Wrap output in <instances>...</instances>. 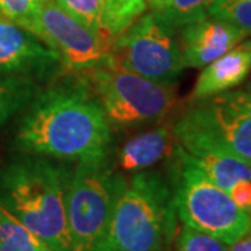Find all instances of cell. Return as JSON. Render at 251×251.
<instances>
[{
  "label": "cell",
  "mask_w": 251,
  "mask_h": 251,
  "mask_svg": "<svg viewBox=\"0 0 251 251\" xmlns=\"http://www.w3.org/2000/svg\"><path fill=\"white\" fill-rule=\"evenodd\" d=\"M14 143L21 153L80 162L109 153L112 128L82 75L36 91Z\"/></svg>",
  "instance_id": "obj_1"
},
{
  "label": "cell",
  "mask_w": 251,
  "mask_h": 251,
  "mask_svg": "<svg viewBox=\"0 0 251 251\" xmlns=\"http://www.w3.org/2000/svg\"><path fill=\"white\" fill-rule=\"evenodd\" d=\"M70 176L67 165L38 155L0 165V206L53 251H73L66 219Z\"/></svg>",
  "instance_id": "obj_2"
},
{
  "label": "cell",
  "mask_w": 251,
  "mask_h": 251,
  "mask_svg": "<svg viewBox=\"0 0 251 251\" xmlns=\"http://www.w3.org/2000/svg\"><path fill=\"white\" fill-rule=\"evenodd\" d=\"M176 218L169 181L159 172L133 173L117 194L95 251H169Z\"/></svg>",
  "instance_id": "obj_3"
},
{
  "label": "cell",
  "mask_w": 251,
  "mask_h": 251,
  "mask_svg": "<svg viewBox=\"0 0 251 251\" xmlns=\"http://www.w3.org/2000/svg\"><path fill=\"white\" fill-rule=\"evenodd\" d=\"M176 215L183 225L232 246L251 230V215L237 206L176 143L168 156Z\"/></svg>",
  "instance_id": "obj_4"
},
{
  "label": "cell",
  "mask_w": 251,
  "mask_h": 251,
  "mask_svg": "<svg viewBox=\"0 0 251 251\" xmlns=\"http://www.w3.org/2000/svg\"><path fill=\"white\" fill-rule=\"evenodd\" d=\"M75 163L66 196L67 230L73 251H95L126 177L109 153Z\"/></svg>",
  "instance_id": "obj_5"
},
{
  "label": "cell",
  "mask_w": 251,
  "mask_h": 251,
  "mask_svg": "<svg viewBox=\"0 0 251 251\" xmlns=\"http://www.w3.org/2000/svg\"><path fill=\"white\" fill-rule=\"evenodd\" d=\"M82 75L112 130L162 122L171 113L177 98L175 84L153 82L112 66L82 73Z\"/></svg>",
  "instance_id": "obj_6"
},
{
  "label": "cell",
  "mask_w": 251,
  "mask_h": 251,
  "mask_svg": "<svg viewBox=\"0 0 251 251\" xmlns=\"http://www.w3.org/2000/svg\"><path fill=\"white\" fill-rule=\"evenodd\" d=\"M108 66L159 84H176L184 70L179 38L158 11L141 17L117 36Z\"/></svg>",
  "instance_id": "obj_7"
},
{
  "label": "cell",
  "mask_w": 251,
  "mask_h": 251,
  "mask_svg": "<svg viewBox=\"0 0 251 251\" xmlns=\"http://www.w3.org/2000/svg\"><path fill=\"white\" fill-rule=\"evenodd\" d=\"M176 125L251 165V91L229 90L191 100Z\"/></svg>",
  "instance_id": "obj_8"
},
{
  "label": "cell",
  "mask_w": 251,
  "mask_h": 251,
  "mask_svg": "<svg viewBox=\"0 0 251 251\" xmlns=\"http://www.w3.org/2000/svg\"><path fill=\"white\" fill-rule=\"evenodd\" d=\"M38 39L59 54L64 70L88 73L108 66L112 44L82 24L54 0H46L39 14Z\"/></svg>",
  "instance_id": "obj_9"
},
{
  "label": "cell",
  "mask_w": 251,
  "mask_h": 251,
  "mask_svg": "<svg viewBox=\"0 0 251 251\" xmlns=\"http://www.w3.org/2000/svg\"><path fill=\"white\" fill-rule=\"evenodd\" d=\"M64 70L59 54L0 11V78L49 80Z\"/></svg>",
  "instance_id": "obj_10"
},
{
  "label": "cell",
  "mask_w": 251,
  "mask_h": 251,
  "mask_svg": "<svg viewBox=\"0 0 251 251\" xmlns=\"http://www.w3.org/2000/svg\"><path fill=\"white\" fill-rule=\"evenodd\" d=\"M247 34L233 24L208 16L180 28L179 45L184 69H202L216 60Z\"/></svg>",
  "instance_id": "obj_11"
},
{
  "label": "cell",
  "mask_w": 251,
  "mask_h": 251,
  "mask_svg": "<svg viewBox=\"0 0 251 251\" xmlns=\"http://www.w3.org/2000/svg\"><path fill=\"white\" fill-rule=\"evenodd\" d=\"M172 128L176 143L181 145L198 168L226 193L234 183L251 180V165L247 162L226 152L205 137L183 126L175 123Z\"/></svg>",
  "instance_id": "obj_12"
},
{
  "label": "cell",
  "mask_w": 251,
  "mask_h": 251,
  "mask_svg": "<svg viewBox=\"0 0 251 251\" xmlns=\"http://www.w3.org/2000/svg\"><path fill=\"white\" fill-rule=\"evenodd\" d=\"M251 73V41H242L206 64L191 91V100L204 99L240 85Z\"/></svg>",
  "instance_id": "obj_13"
},
{
  "label": "cell",
  "mask_w": 251,
  "mask_h": 251,
  "mask_svg": "<svg viewBox=\"0 0 251 251\" xmlns=\"http://www.w3.org/2000/svg\"><path fill=\"white\" fill-rule=\"evenodd\" d=\"M176 144L172 126L161 125L127 140L117 151L115 166L122 172L148 171L171 155Z\"/></svg>",
  "instance_id": "obj_14"
},
{
  "label": "cell",
  "mask_w": 251,
  "mask_h": 251,
  "mask_svg": "<svg viewBox=\"0 0 251 251\" xmlns=\"http://www.w3.org/2000/svg\"><path fill=\"white\" fill-rule=\"evenodd\" d=\"M147 9V0H103V36L113 45L117 36L141 17Z\"/></svg>",
  "instance_id": "obj_15"
},
{
  "label": "cell",
  "mask_w": 251,
  "mask_h": 251,
  "mask_svg": "<svg viewBox=\"0 0 251 251\" xmlns=\"http://www.w3.org/2000/svg\"><path fill=\"white\" fill-rule=\"evenodd\" d=\"M0 251H53L39 236L0 206Z\"/></svg>",
  "instance_id": "obj_16"
},
{
  "label": "cell",
  "mask_w": 251,
  "mask_h": 251,
  "mask_svg": "<svg viewBox=\"0 0 251 251\" xmlns=\"http://www.w3.org/2000/svg\"><path fill=\"white\" fill-rule=\"evenodd\" d=\"M39 85L27 78H0V127L18 112L24 110L34 98Z\"/></svg>",
  "instance_id": "obj_17"
},
{
  "label": "cell",
  "mask_w": 251,
  "mask_h": 251,
  "mask_svg": "<svg viewBox=\"0 0 251 251\" xmlns=\"http://www.w3.org/2000/svg\"><path fill=\"white\" fill-rule=\"evenodd\" d=\"M216 0H171L169 4L158 11L162 18L176 31L181 27L200 21L209 16V10Z\"/></svg>",
  "instance_id": "obj_18"
},
{
  "label": "cell",
  "mask_w": 251,
  "mask_h": 251,
  "mask_svg": "<svg viewBox=\"0 0 251 251\" xmlns=\"http://www.w3.org/2000/svg\"><path fill=\"white\" fill-rule=\"evenodd\" d=\"M46 0H0V11L38 38L39 14Z\"/></svg>",
  "instance_id": "obj_19"
},
{
  "label": "cell",
  "mask_w": 251,
  "mask_h": 251,
  "mask_svg": "<svg viewBox=\"0 0 251 251\" xmlns=\"http://www.w3.org/2000/svg\"><path fill=\"white\" fill-rule=\"evenodd\" d=\"M209 16L227 21L251 34V0H216Z\"/></svg>",
  "instance_id": "obj_20"
},
{
  "label": "cell",
  "mask_w": 251,
  "mask_h": 251,
  "mask_svg": "<svg viewBox=\"0 0 251 251\" xmlns=\"http://www.w3.org/2000/svg\"><path fill=\"white\" fill-rule=\"evenodd\" d=\"M62 9L103 36V0H54Z\"/></svg>",
  "instance_id": "obj_21"
},
{
  "label": "cell",
  "mask_w": 251,
  "mask_h": 251,
  "mask_svg": "<svg viewBox=\"0 0 251 251\" xmlns=\"http://www.w3.org/2000/svg\"><path fill=\"white\" fill-rule=\"evenodd\" d=\"M229 247V244L211 234L183 225L176 237L175 251H227Z\"/></svg>",
  "instance_id": "obj_22"
},
{
  "label": "cell",
  "mask_w": 251,
  "mask_h": 251,
  "mask_svg": "<svg viewBox=\"0 0 251 251\" xmlns=\"http://www.w3.org/2000/svg\"><path fill=\"white\" fill-rule=\"evenodd\" d=\"M233 202L250 214L251 211V180H240L227 191Z\"/></svg>",
  "instance_id": "obj_23"
},
{
  "label": "cell",
  "mask_w": 251,
  "mask_h": 251,
  "mask_svg": "<svg viewBox=\"0 0 251 251\" xmlns=\"http://www.w3.org/2000/svg\"><path fill=\"white\" fill-rule=\"evenodd\" d=\"M227 251H251V230L246 236H243L242 239L233 243Z\"/></svg>",
  "instance_id": "obj_24"
},
{
  "label": "cell",
  "mask_w": 251,
  "mask_h": 251,
  "mask_svg": "<svg viewBox=\"0 0 251 251\" xmlns=\"http://www.w3.org/2000/svg\"><path fill=\"white\" fill-rule=\"evenodd\" d=\"M169 1L171 0H147V4L152 9V11H162L169 4Z\"/></svg>",
  "instance_id": "obj_25"
},
{
  "label": "cell",
  "mask_w": 251,
  "mask_h": 251,
  "mask_svg": "<svg viewBox=\"0 0 251 251\" xmlns=\"http://www.w3.org/2000/svg\"><path fill=\"white\" fill-rule=\"evenodd\" d=\"M250 91H251V84H250Z\"/></svg>",
  "instance_id": "obj_26"
},
{
  "label": "cell",
  "mask_w": 251,
  "mask_h": 251,
  "mask_svg": "<svg viewBox=\"0 0 251 251\" xmlns=\"http://www.w3.org/2000/svg\"><path fill=\"white\" fill-rule=\"evenodd\" d=\"M250 215H251V211H250Z\"/></svg>",
  "instance_id": "obj_27"
}]
</instances>
